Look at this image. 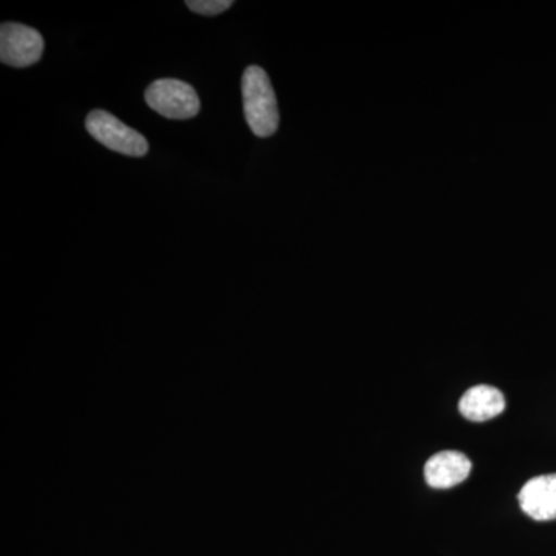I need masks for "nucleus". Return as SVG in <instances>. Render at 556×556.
I'll return each instance as SVG.
<instances>
[{
	"label": "nucleus",
	"instance_id": "nucleus-1",
	"mask_svg": "<svg viewBox=\"0 0 556 556\" xmlns=\"http://www.w3.org/2000/svg\"><path fill=\"white\" fill-rule=\"evenodd\" d=\"M241 93L244 118L252 134L258 138H268L276 134L280 113L268 73L258 65H249L241 79Z\"/></svg>",
	"mask_w": 556,
	"mask_h": 556
},
{
	"label": "nucleus",
	"instance_id": "nucleus-2",
	"mask_svg": "<svg viewBox=\"0 0 556 556\" xmlns=\"http://www.w3.org/2000/svg\"><path fill=\"white\" fill-rule=\"evenodd\" d=\"M86 129L98 142L121 155L141 159L149 152L148 139L105 110L90 112L86 119Z\"/></svg>",
	"mask_w": 556,
	"mask_h": 556
},
{
	"label": "nucleus",
	"instance_id": "nucleus-3",
	"mask_svg": "<svg viewBox=\"0 0 556 556\" xmlns=\"http://www.w3.org/2000/svg\"><path fill=\"white\" fill-rule=\"evenodd\" d=\"M146 102L167 119L195 118L200 113V98L195 89L179 79H159L146 90Z\"/></svg>",
	"mask_w": 556,
	"mask_h": 556
},
{
	"label": "nucleus",
	"instance_id": "nucleus-4",
	"mask_svg": "<svg viewBox=\"0 0 556 556\" xmlns=\"http://www.w3.org/2000/svg\"><path fill=\"white\" fill-rule=\"evenodd\" d=\"M46 42L35 28L16 22H3L0 27V61L10 67L25 68L42 58Z\"/></svg>",
	"mask_w": 556,
	"mask_h": 556
},
{
	"label": "nucleus",
	"instance_id": "nucleus-5",
	"mask_svg": "<svg viewBox=\"0 0 556 556\" xmlns=\"http://www.w3.org/2000/svg\"><path fill=\"white\" fill-rule=\"evenodd\" d=\"M522 511L535 521L556 519V473L527 481L518 495Z\"/></svg>",
	"mask_w": 556,
	"mask_h": 556
},
{
	"label": "nucleus",
	"instance_id": "nucleus-6",
	"mask_svg": "<svg viewBox=\"0 0 556 556\" xmlns=\"http://www.w3.org/2000/svg\"><path fill=\"white\" fill-rule=\"evenodd\" d=\"M470 471V459L464 453L441 452L427 460L424 473L428 485L442 490L466 481Z\"/></svg>",
	"mask_w": 556,
	"mask_h": 556
},
{
	"label": "nucleus",
	"instance_id": "nucleus-7",
	"mask_svg": "<svg viewBox=\"0 0 556 556\" xmlns=\"http://www.w3.org/2000/svg\"><path fill=\"white\" fill-rule=\"evenodd\" d=\"M506 409V399L495 387L477 386L467 390L459 401L460 415L473 422H485Z\"/></svg>",
	"mask_w": 556,
	"mask_h": 556
},
{
	"label": "nucleus",
	"instance_id": "nucleus-8",
	"mask_svg": "<svg viewBox=\"0 0 556 556\" xmlns=\"http://www.w3.org/2000/svg\"><path fill=\"white\" fill-rule=\"evenodd\" d=\"M186 5L204 16H217L233 5L232 0H189Z\"/></svg>",
	"mask_w": 556,
	"mask_h": 556
}]
</instances>
